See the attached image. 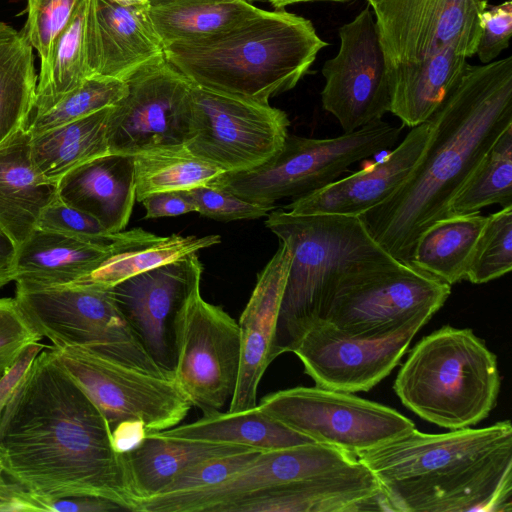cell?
Returning <instances> with one entry per match:
<instances>
[{"mask_svg":"<svg viewBox=\"0 0 512 512\" xmlns=\"http://www.w3.org/2000/svg\"><path fill=\"white\" fill-rule=\"evenodd\" d=\"M5 474L45 499L92 496L133 511L124 455L104 414L45 347L0 415Z\"/></svg>","mask_w":512,"mask_h":512,"instance_id":"1","label":"cell"},{"mask_svg":"<svg viewBox=\"0 0 512 512\" xmlns=\"http://www.w3.org/2000/svg\"><path fill=\"white\" fill-rule=\"evenodd\" d=\"M428 121L427 143L406 179L360 216L371 236L405 263L419 235L448 217L456 194L512 126V57L467 64Z\"/></svg>","mask_w":512,"mask_h":512,"instance_id":"2","label":"cell"},{"mask_svg":"<svg viewBox=\"0 0 512 512\" xmlns=\"http://www.w3.org/2000/svg\"><path fill=\"white\" fill-rule=\"evenodd\" d=\"M356 457L386 511L511 512L512 425L423 433L416 428Z\"/></svg>","mask_w":512,"mask_h":512,"instance_id":"3","label":"cell"},{"mask_svg":"<svg viewBox=\"0 0 512 512\" xmlns=\"http://www.w3.org/2000/svg\"><path fill=\"white\" fill-rule=\"evenodd\" d=\"M327 45L310 20L262 10L221 35L169 45L164 57L193 85L269 103L294 88Z\"/></svg>","mask_w":512,"mask_h":512,"instance_id":"4","label":"cell"},{"mask_svg":"<svg viewBox=\"0 0 512 512\" xmlns=\"http://www.w3.org/2000/svg\"><path fill=\"white\" fill-rule=\"evenodd\" d=\"M265 225L291 251L277 325L279 355L316 319L340 279L401 262L371 236L360 216L296 215L274 209Z\"/></svg>","mask_w":512,"mask_h":512,"instance_id":"5","label":"cell"},{"mask_svg":"<svg viewBox=\"0 0 512 512\" xmlns=\"http://www.w3.org/2000/svg\"><path fill=\"white\" fill-rule=\"evenodd\" d=\"M500 384L497 357L485 342L471 329L445 325L409 351L393 389L420 418L457 430L487 418Z\"/></svg>","mask_w":512,"mask_h":512,"instance_id":"6","label":"cell"},{"mask_svg":"<svg viewBox=\"0 0 512 512\" xmlns=\"http://www.w3.org/2000/svg\"><path fill=\"white\" fill-rule=\"evenodd\" d=\"M400 133L401 128L380 120L333 138L288 134L280 150L262 164L223 172L209 184L276 207L280 200L297 199L331 184L352 164L393 147Z\"/></svg>","mask_w":512,"mask_h":512,"instance_id":"7","label":"cell"},{"mask_svg":"<svg viewBox=\"0 0 512 512\" xmlns=\"http://www.w3.org/2000/svg\"><path fill=\"white\" fill-rule=\"evenodd\" d=\"M14 299L32 327L53 347L85 346L152 373H173L153 360L108 289L16 284Z\"/></svg>","mask_w":512,"mask_h":512,"instance_id":"8","label":"cell"},{"mask_svg":"<svg viewBox=\"0 0 512 512\" xmlns=\"http://www.w3.org/2000/svg\"><path fill=\"white\" fill-rule=\"evenodd\" d=\"M450 293L449 284L409 263L397 262L340 279L314 321L349 337H381L424 311L437 312Z\"/></svg>","mask_w":512,"mask_h":512,"instance_id":"9","label":"cell"},{"mask_svg":"<svg viewBox=\"0 0 512 512\" xmlns=\"http://www.w3.org/2000/svg\"><path fill=\"white\" fill-rule=\"evenodd\" d=\"M70 377L96 404L111 430L141 420L148 433L182 422L192 404L173 374H156L85 346H50Z\"/></svg>","mask_w":512,"mask_h":512,"instance_id":"10","label":"cell"},{"mask_svg":"<svg viewBox=\"0 0 512 512\" xmlns=\"http://www.w3.org/2000/svg\"><path fill=\"white\" fill-rule=\"evenodd\" d=\"M259 408L312 441L354 456L414 428L393 408L354 393L315 387H293L264 396Z\"/></svg>","mask_w":512,"mask_h":512,"instance_id":"11","label":"cell"},{"mask_svg":"<svg viewBox=\"0 0 512 512\" xmlns=\"http://www.w3.org/2000/svg\"><path fill=\"white\" fill-rule=\"evenodd\" d=\"M191 125L185 147L223 172L256 167L288 136L287 114L269 103L214 92L191 83Z\"/></svg>","mask_w":512,"mask_h":512,"instance_id":"12","label":"cell"},{"mask_svg":"<svg viewBox=\"0 0 512 512\" xmlns=\"http://www.w3.org/2000/svg\"><path fill=\"white\" fill-rule=\"evenodd\" d=\"M172 337L177 384L203 415L221 411L230 402L238 378V322L222 307L207 302L199 287L177 312Z\"/></svg>","mask_w":512,"mask_h":512,"instance_id":"13","label":"cell"},{"mask_svg":"<svg viewBox=\"0 0 512 512\" xmlns=\"http://www.w3.org/2000/svg\"><path fill=\"white\" fill-rule=\"evenodd\" d=\"M125 82L126 95L110 107L107 117L109 153L134 156L185 146L191 125L188 79L163 57Z\"/></svg>","mask_w":512,"mask_h":512,"instance_id":"14","label":"cell"},{"mask_svg":"<svg viewBox=\"0 0 512 512\" xmlns=\"http://www.w3.org/2000/svg\"><path fill=\"white\" fill-rule=\"evenodd\" d=\"M388 70L443 51L475 55L486 0H371Z\"/></svg>","mask_w":512,"mask_h":512,"instance_id":"15","label":"cell"},{"mask_svg":"<svg viewBox=\"0 0 512 512\" xmlns=\"http://www.w3.org/2000/svg\"><path fill=\"white\" fill-rule=\"evenodd\" d=\"M436 312L424 311L397 330L375 338L343 335L313 321L289 345L316 386L348 393L369 391L399 364L416 333Z\"/></svg>","mask_w":512,"mask_h":512,"instance_id":"16","label":"cell"},{"mask_svg":"<svg viewBox=\"0 0 512 512\" xmlns=\"http://www.w3.org/2000/svg\"><path fill=\"white\" fill-rule=\"evenodd\" d=\"M357 460L348 452L316 442L261 451L240 471L218 484L141 499L136 501L134 512H228L239 501L327 474Z\"/></svg>","mask_w":512,"mask_h":512,"instance_id":"17","label":"cell"},{"mask_svg":"<svg viewBox=\"0 0 512 512\" xmlns=\"http://www.w3.org/2000/svg\"><path fill=\"white\" fill-rule=\"evenodd\" d=\"M338 53L322 68L325 85L321 102L351 133L382 120L390 112L391 86L388 66L370 8L365 7L339 29Z\"/></svg>","mask_w":512,"mask_h":512,"instance_id":"18","label":"cell"},{"mask_svg":"<svg viewBox=\"0 0 512 512\" xmlns=\"http://www.w3.org/2000/svg\"><path fill=\"white\" fill-rule=\"evenodd\" d=\"M202 272L197 253H192L108 289L150 356L166 371H172L174 364L175 316L190 294L200 287Z\"/></svg>","mask_w":512,"mask_h":512,"instance_id":"19","label":"cell"},{"mask_svg":"<svg viewBox=\"0 0 512 512\" xmlns=\"http://www.w3.org/2000/svg\"><path fill=\"white\" fill-rule=\"evenodd\" d=\"M290 263L291 251L280 242L276 253L258 274L239 318L240 364L229 412L257 406L260 381L271 362L279 356L277 325Z\"/></svg>","mask_w":512,"mask_h":512,"instance_id":"20","label":"cell"},{"mask_svg":"<svg viewBox=\"0 0 512 512\" xmlns=\"http://www.w3.org/2000/svg\"><path fill=\"white\" fill-rule=\"evenodd\" d=\"M87 58L90 77L125 81L140 68L164 57L146 6L88 0Z\"/></svg>","mask_w":512,"mask_h":512,"instance_id":"21","label":"cell"},{"mask_svg":"<svg viewBox=\"0 0 512 512\" xmlns=\"http://www.w3.org/2000/svg\"><path fill=\"white\" fill-rule=\"evenodd\" d=\"M429 121L412 127L383 159L303 197L284 210L296 215L361 216L387 199L406 179L427 143Z\"/></svg>","mask_w":512,"mask_h":512,"instance_id":"22","label":"cell"},{"mask_svg":"<svg viewBox=\"0 0 512 512\" xmlns=\"http://www.w3.org/2000/svg\"><path fill=\"white\" fill-rule=\"evenodd\" d=\"M358 459V458H357ZM386 511L378 481L358 459L327 474L244 499L228 512Z\"/></svg>","mask_w":512,"mask_h":512,"instance_id":"23","label":"cell"},{"mask_svg":"<svg viewBox=\"0 0 512 512\" xmlns=\"http://www.w3.org/2000/svg\"><path fill=\"white\" fill-rule=\"evenodd\" d=\"M157 236L137 228L125 240L99 243L36 228L18 246L14 282L26 286L73 284L111 254Z\"/></svg>","mask_w":512,"mask_h":512,"instance_id":"24","label":"cell"},{"mask_svg":"<svg viewBox=\"0 0 512 512\" xmlns=\"http://www.w3.org/2000/svg\"><path fill=\"white\" fill-rule=\"evenodd\" d=\"M57 198L110 233L124 230L136 200L133 156L108 153L72 169L57 182Z\"/></svg>","mask_w":512,"mask_h":512,"instance_id":"25","label":"cell"},{"mask_svg":"<svg viewBox=\"0 0 512 512\" xmlns=\"http://www.w3.org/2000/svg\"><path fill=\"white\" fill-rule=\"evenodd\" d=\"M30 140L25 127L0 144V230L18 246L57 198V183L42 176L32 161Z\"/></svg>","mask_w":512,"mask_h":512,"instance_id":"26","label":"cell"},{"mask_svg":"<svg viewBox=\"0 0 512 512\" xmlns=\"http://www.w3.org/2000/svg\"><path fill=\"white\" fill-rule=\"evenodd\" d=\"M252 450L256 449L148 433L139 446L123 454L129 484L135 497L134 505L138 500L161 493L180 474L200 462Z\"/></svg>","mask_w":512,"mask_h":512,"instance_id":"27","label":"cell"},{"mask_svg":"<svg viewBox=\"0 0 512 512\" xmlns=\"http://www.w3.org/2000/svg\"><path fill=\"white\" fill-rule=\"evenodd\" d=\"M467 64L466 57L443 51L388 70L390 112L410 128L425 122L456 85Z\"/></svg>","mask_w":512,"mask_h":512,"instance_id":"28","label":"cell"},{"mask_svg":"<svg viewBox=\"0 0 512 512\" xmlns=\"http://www.w3.org/2000/svg\"><path fill=\"white\" fill-rule=\"evenodd\" d=\"M262 10L248 0H154L148 5L164 48L221 35Z\"/></svg>","mask_w":512,"mask_h":512,"instance_id":"29","label":"cell"},{"mask_svg":"<svg viewBox=\"0 0 512 512\" xmlns=\"http://www.w3.org/2000/svg\"><path fill=\"white\" fill-rule=\"evenodd\" d=\"M153 433L169 438L241 445L260 451L314 443L269 416L258 405L241 412L216 411L194 422Z\"/></svg>","mask_w":512,"mask_h":512,"instance_id":"30","label":"cell"},{"mask_svg":"<svg viewBox=\"0 0 512 512\" xmlns=\"http://www.w3.org/2000/svg\"><path fill=\"white\" fill-rule=\"evenodd\" d=\"M488 216H450L432 223L417 238L409 264L450 286L466 279Z\"/></svg>","mask_w":512,"mask_h":512,"instance_id":"31","label":"cell"},{"mask_svg":"<svg viewBox=\"0 0 512 512\" xmlns=\"http://www.w3.org/2000/svg\"><path fill=\"white\" fill-rule=\"evenodd\" d=\"M110 107L31 135L32 161L47 180L57 183L72 169L109 153L106 124Z\"/></svg>","mask_w":512,"mask_h":512,"instance_id":"32","label":"cell"},{"mask_svg":"<svg viewBox=\"0 0 512 512\" xmlns=\"http://www.w3.org/2000/svg\"><path fill=\"white\" fill-rule=\"evenodd\" d=\"M37 84L32 46L23 32L0 21V144L28 126Z\"/></svg>","mask_w":512,"mask_h":512,"instance_id":"33","label":"cell"},{"mask_svg":"<svg viewBox=\"0 0 512 512\" xmlns=\"http://www.w3.org/2000/svg\"><path fill=\"white\" fill-rule=\"evenodd\" d=\"M221 242L217 234L206 236H157L124 248L110 256L75 285L110 289L116 284L147 270L180 259Z\"/></svg>","mask_w":512,"mask_h":512,"instance_id":"34","label":"cell"},{"mask_svg":"<svg viewBox=\"0 0 512 512\" xmlns=\"http://www.w3.org/2000/svg\"><path fill=\"white\" fill-rule=\"evenodd\" d=\"M87 8L88 0H81L59 36L50 69L43 79L38 80L32 116L54 106L90 77L86 37Z\"/></svg>","mask_w":512,"mask_h":512,"instance_id":"35","label":"cell"},{"mask_svg":"<svg viewBox=\"0 0 512 512\" xmlns=\"http://www.w3.org/2000/svg\"><path fill=\"white\" fill-rule=\"evenodd\" d=\"M136 200L209 184L222 170L196 157L185 146L159 148L133 156Z\"/></svg>","mask_w":512,"mask_h":512,"instance_id":"36","label":"cell"},{"mask_svg":"<svg viewBox=\"0 0 512 512\" xmlns=\"http://www.w3.org/2000/svg\"><path fill=\"white\" fill-rule=\"evenodd\" d=\"M493 204L512 206V126L497 139L456 194L448 217L479 213Z\"/></svg>","mask_w":512,"mask_h":512,"instance_id":"37","label":"cell"},{"mask_svg":"<svg viewBox=\"0 0 512 512\" xmlns=\"http://www.w3.org/2000/svg\"><path fill=\"white\" fill-rule=\"evenodd\" d=\"M125 81L93 76L45 112L30 118L27 130L35 135L112 107L127 93Z\"/></svg>","mask_w":512,"mask_h":512,"instance_id":"38","label":"cell"},{"mask_svg":"<svg viewBox=\"0 0 512 512\" xmlns=\"http://www.w3.org/2000/svg\"><path fill=\"white\" fill-rule=\"evenodd\" d=\"M512 269V206L488 216L479 236L466 279L484 284L498 279Z\"/></svg>","mask_w":512,"mask_h":512,"instance_id":"39","label":"cell"},{"mask_svg":"<svg viewBox=\"0 0 512 512\" xmlns=\"http://www.w3.org/2000/svg\"><path fill=\"white\" fill-rule=\"evenodd\" d=\"M81 0H26L27 20L23 34L38 53L43 79L51 65L56 42Z\"/></svg>","mask_w":512,"mask_h":512,"instance_id":"40","label":"cell"},{"mask_svg":"<svg viewBox=\"0 0 512 512\" xmlns=\"http://www.w3.org/2000/svg\"><path fill=\"white\" fill-rule=\"evenodd\" d=\"M36 228L99 243L125 240L137 230L110 233L97 219L58 198L42 210Z\"/></svg>","mask_w":512,"mask_h":512,"instance_id":"41","label":"cell"},{"mask_svg":"<svg viewBox=\"0 0 512 512\" xmlns=\"http://www.w3.org/2000/svg\"><path fill=\"white\" fill-rule=\"evenodd\" d=\"M196 212L218 221L252 220L265 217L275 206L249 202L220 187L205 184L189 190Z\"/></svg>","mask_w":512,"mask_h":512,"instance_id":"42","label":"cell"},{"mask_svg":"<svg viewBox=\"0 0 512 512\" xmlns=\"http://www.w3.org/2000/svg\"><path fill=\"white\" fill-rule=\"evenodd\" d=\"M42 337L32 327L14 298H0V378L32 344Z\"/></svg>","mask_w":512,"mask_h":512,"instance_id":"43","label":"cell"},{"mask_svg":"<svg viewBox=\"0 0 512 512\" xmlns=\"http://www.w3.org/2000/svg\"><path fill=\"white\" fill-rule=\"evenodd\" d=\"M259 452L261 451L252 450L200 462L180 474L159 494L197 490L218 484L249 464Z\"/></svg>","mask_w":512,"mask_h":512,"instance_id":"44","label":"cell"},{"mask_svg":"<svg viewBox=\"0 0 512 512\" xmlns=\"http://www.w3.org/2000/svg\"><path fill=\"white\" fill-rule=\"evenodd\" d=\"M481 35L476 53L482 64L494 61L508 48L512 35V1L487 7L480 15Z\"/></svg>","mask_w":512,"mask_h":512,"instance_id":"45","label":"cell"},{"mask_svg":"<svg viewBox=\"0 0 512 512\" xmlns=\"http://www.w3.org/2000/svg\"><path fill=\"white\" fill-rule=\"evenodd\" d=\"M145 208V219L179 216L196 212L189 190L156 192L141 200Z\"/></svg>","mask_w":512,"mask_h":512,"instance_id":"46","label":"cell"},{"mask_svg":"<svg viewBox=\"0 0 512 512\" xmlns=\"http://www.w3.org/2000/svg\"><path fill=\"white\" fill-rule=\"evenodd\" d=\"M37 499L40 511L110 512L124 510L120 505L110 500L92 496H77L57 499L37 497Z\"/></svg>","mask_w":512,"mask_h":512,"instance_id":"47","label":"cell"},{"mask_svg":"<svg viewBox=\"0 0 512 512\" xmlns=\"http://www.w3.org/2000/svg\"><path fill=\"white\" fill-rule=\"evenodd\" d=\"M0 511H39L35 495L10 479L0 462Z\"/></svg>","mask_w":512,"mask_h":512,"instance_id":"48","label":"cell"},{"mask_svg":"<svg viewBox=\"0 0 512 512\" xmlns=\"http://www.w3.org/2000/svg\"><path fill=\"white\" fill-rule=\"evenodd\" d=\"M45 348L40 342L30 345L0 378V415L8 403L13 390L27 372L36 356Z\"/></svg>","mask_w":512,"mask_h":512,"instance_id":"49","label":"cell"},{"mask_svg":"<svg viewBox=\"0 0 512 512\" xmlns=\"http://www.w3.org/2000/svg\"><path fill=\"white\" fill-rule=\"evenodd\" d=\"M147 435L148 430L141 420H125L112 428V445L118 453L124 454L139 446Z\"/></svg>","mask_w":512,"mask_h":512,"instance_id":"50","label":"cell"},{"mask_svg":"<svg viewBox=\"0 0 512 512\" xmlns=\"http://www.w3.org/2000/svg\"><path fill=\"white\" fill-rule=\"evenodd\" d=\"M18 245L0 230V289L15 278Z\"/></svg>","mask_w":512,"mask_h":512,"instance_id":"51","label":"cell"},{"mask_svg":"<svg viewBox=\"0 0 512 512\" xmlns=\"http://www.w3.org/2000/svg\"><path fill=\"white\" fill-rule=\"evenodd\" d=\"M275 9H283L284 7L303 2H314V1H333V2H344L347 0H267Z\"/></svg>","mask_w":512,"mask_h":512,"instance_id":"52","label":"cell"},{"mask_svg":"<svg viewBox=\"0 0 512 512\" xmlns=\"http://www.w3.org/2000/svg\"><path fill=\"white\" fill-rule=\"evenodd\" d=\"M119 5L123 6H146L149 5L153 0H111Z\"/></svg>","mask_w":512,"mask_h":512,"instance_id":"53","label":"cell"},{"mask_svg":"<svg viewBox=\"0 0 512 512\" xmlns=\"http://www.w3.org/2000/svg\"><path fill=\"white\" fill-rule=\"evenodd\" d=\"M248 1H250L251 3H253V2H257V1H267V0H248Z\"/></svg>","mask_w":512,"mask_h":512,"instance_id":"54","label":"cell"},{"mask_svg":"<svg viewBox=\"0 0 512 512\" xmlns=\"http://www.w3.org/2000/svg\"><path fill=\"white\" fill-rule=\"evenodd\" d=\"M368 2L371 1V0H367Z\"/></svg>","mask_w":512,"mask_h":512,"instance_id":"55","label":"cell"},{"mask_svg":"<svg viewBox=\"0 0 512 512\" xmlns=\"http://www.w3.org/2000/svg\"><path fill=\"white\" fill-rule=\"evenodd\" d=\"M153 1H154V0H153ZM153 1H152V2H153ZM152 2H151V3H152Z\"/></svg>","mask_w":512,"mask_h":512,"instance_id":"56","label":"cell"}]
</instances>
